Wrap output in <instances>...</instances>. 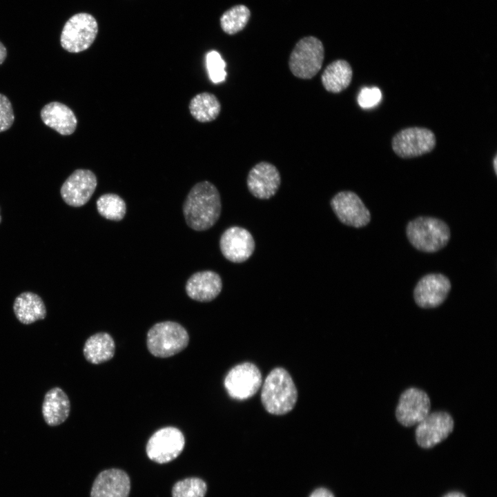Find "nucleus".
Here are the masks:
<instances>
[{
  "mask_svg": "<svg viewBox=\"0 0 497 497\" xmlns=\"http://www.w3.org/2000/svg\"><path fill=\"white\" fill-rule=\"evenodd\" d=\"M189 335L180 324L164 321L154 324L148 331L147 348L158 358H168L177 354L188 344Z\"/></svg>",
  "mask_w": 497,
  "mask_h": 497,
  "instance_id": "20e7f679",
  "label": "nucleus"
},
{
  "mask_svg": "<svg viewBox=\"0 0 497 497\" xmlns=\"http://www.w3.org/2000/svg\"><path fill=\"white\" fill-rule=\"evenodd\" d=\"M222 289V282L218 273L213 271H203L193 274L186 284L187 295L198 302H210L217 297Z\"/></svg>",
  "mask_w": 497,
  "mask_h": 497,
  "instance_id": "a211bd4d",
  "label": "nucleus"
},
{
  "mask_svg": "<svg viewBox=\"0 0 497 497\" xmlns=\"http://www.w3.org/2000/svg\"><path fill=\"white\" fill-rule=\"evenodd\" d=\"M224 384L231 398L244 400L253 397L261 387L262 374L253 363L242 362L227 373Z\"/></svg>",
  "mask_w": 497,
  "mask_h": 497,
  "instance_id": "0eeeda50",
  "label": "nucleus"
},
{
  "mask_svg": "<svg viewBox=\"0 0 497 497\" xmlns=\"http://www.w3.org/2000/svg\"><path fill=\"white\" fill-rule=\"evenodd\" d=\"M281 184L280 173L275 166L268 162H260L249 170L246 184L249 192L260 199L274 196Z\"/></svg>",
  "mask_w": 497,
  "mask_h": 497,
  "instance_id": "2eb2a0df",
  "label": "nucleus"
},
{
  "mask_svg": "<svg viewBox=\"0 0 497 497\" xmlns=\"http://www.w3.org/2000/svg\"><path fill=\"white\" fill-rule=\"evenodd\" d=\"M96 205L98 213L107 220L120 221L126 215L124 200L115 193L102 195L97 199Z\"/></svg>",
  "mask_w": 497,
  "mask_h": 497,
  "instance_id": "a878e982",
  "label": "nucleus"
},
{
  "mask_svg": "<svg viewBox=\"0 0 497 497\" xmlns=\"http://www.w3.org/2000/svg\"><path fill=\"white\" fill-rule=\"evenodd\" d=\"M255 240L244 228L231 226L227 228L220 240V247L224 257L234 263L246 261L255 250Z\"/></svg>",
  "mask_w": 497,
  "mask_h": 497,
  "instance_id": "4468645a",
  "label": "nucleus"
},
{
  "mask_svg": "<svg viewBox=\"0 0 497 497\" xmlns=\"http://www.w3.org/2000/svg\"><path fill=\"white\" fill-rule=\"evenodd\" d=\"M115 344L112 336L106 332H99L90 336L83 349L86 360L93 364H99L113 358Z\"/></svg>",
  "mask_w": 497,
  "mask_h": 497,
  "instance_id": "4be33fe9",
  "label": "nucleus"
},
{
  "mask_svg": "<svg viewBox=\"0 0 497 497\" xmlns=\"http://www.w3.org/2000/svg\"><path fill=\"white\" fill-rule=\"evenodd\" d=\"M451 289L449 280L440 273L423 276L417 283L413 296L416 303L424 309L435 308L447 298Z\"/></svg>",
  "mask_w": 497,
  "mask_h": 497,
  "instance_id": "dca6fc26",
  "label": "nucleus"
},
{
  "mask_svg": "<svg viewBox=\"0 0 497 497\" xmlns=\"http://www.w3.org/2000/svg\"><path fill=\"white\" fill-rule=\"evenodd\" d=\"M331 206L338 220L345 225L361 228L371 220L369 209L354 192L344 191L338 193L332 197Z\"/></svg>",
  "mask_w": 497,
  "mask_h": 497,
  "instance_id": "9d476101",
  "label": "nucleus"
},
{
  "mask_svg": "<svg viewBox=\"0 0 497 497\" xmlns=\"http://www.w3.org/2000/svg\"><path fill=\"white\" fill-rule=\"evenodd\" d=\"M189 110L197 121L206 123L215 120L220 113L221 104L217 97L207 92L197 94L189 103Z\"/></svg>",
  "mask_w": 497,
  "mask_h": 497,
  "instance_id": "b1692460",
  "label": "nucleus"
},
{
  "mask_svg": "<svg viewBox=\"0 0 497 497\" xmlns=\"http://www.w3.org/2000/svg\"><path fill=\"white\" fill-rule=\"evenodd\" d=\"M436 144L434 133L421 127L402 129L393 136L391 142L393 150L402 158H412L429 153Z\"/></svg>",
  "mask_w": 497,
  "mask_h": 497,
  "instance_id": "6e6552de",
  "label": "nucleus"
},
{
  "mask_svg": "<svg viewBox=\"0 0 497 497\" xmlns=\"http://www.w3.org/2000/svg\"><path fill=\"white\" fill-rule=\"evenodd\" d=\"M309 497H334V496L327 489L321 487L314 490Z\"/></svg>",
  "mask_w": 497,
  "mask_h": 497,
  "instance_id": "7c9ffc66",
  "label": "nucleus"
},
{
  "mask_svg": "<svg viewBox=\"0 0 497 497\" xmlns=\"http://www.w3.org/2000/svg\"><path fill=\"white\" fill-rule=\"evenodd\" d=\"M428 395L418 388H409L400 396L396 416L398 421L405 427L417 425L430 413Z\"/></svg>",
  "mask_w": 497,
  "mask_h": 497,
  "instance_id": "f8f14e48",
  "label": "nucleus"
},
{
  "mask_svg": "<svg viewBox=\"0 0 497 497\" xmlns=\"http://www.w3.org/2000/svg\"><path fill=\"white\" fill-rule=\"evenodd\" d=\"M13 311L17 319L23 324H30L46 316L42 299L32 292H23L14 300Z\"/></svg>",
  "mask_w": 497,
  "mask_h": 497,
  "instance_id": "412c9836",
  "label": "nucleus"
},
{
  "mask_svg": "<svg viewBox=\"0 0 497 497\" xmlns=\"http://www.w3.org/2000/svg\"><path fill=\"white\" fill-rule=\"evenodd\" d=\"M406 233L410 243L416 249L426 253L442 249L451 236L447 224L432 217H418L411 220L407 224Z\"/></svg>",
  "mask_w": 497,
  "mask_h": 497,
  "instance_id": "7ed1b4c3",
  "label": "nucleus"
},
{
  "mask_svg": "<svg viewBox=\"0 0 497 497\" xmlns=\"http://www.w3.org/2000/svg\"><path fill=\"white\" fill-rule=\"evenodd\" d=\"M99 31L95 17L88 12H79L65 23L60 36L61 47L72 53H78L89 48Z\"/></svg>",
  "mask_w": 497,
  "mask_h": 497,
  "instance_id": "423d86ee",
  "label": "nucleus"
},
{
  "mask_svg": "<svg viewBox=\"0 0 497 497\" xmlns=\"http://www.w3.org/2000/svg\"><path fill=\"white\" fill-rule=\"evenodd\" d=\"M130 480L128 474L118 469L101 471L95 478L90 497H128Z\"/></svg>",
  "mask_w": 497,
  "mask_h": 497,
  "instance_id": "f3484780",
  "label": "nucleus"
},
{
  "mask_svg": "<svg viewBox=\"0 0 497 497\" xmlns=\"http://www.w3.org/2000/svg\"><path fill=\"white\" fill-rule=\"evenodd\" d=\"M261 390V402L271 414L281 416L290 412L298 400V391L289 373L276 367L267 375Z\"/></svg>",
  "mask_w": 497,
  "mask_h": 497,
  "instance_id": "f03ea898",
  "label": "nucleus"
},
{
  "mask_svg": "<svg viewBox=\"0 0 497 497\" xmlns=\"http://www.w3.org/2000/svg\"><path fill=\"white\" fill-rule=\"evenodd\" d=\"M206 483L199 478H188L177 482L172 489L173 497H204Z\"/></svg>",
  "mask_w": 497,
  "mask_h": 497,
  "instance_id": "bb28decb",
  "label": "nucleus"
},
{
  "mask_svg": "<svg viewBox=\"0 0 497 497\" xmlns=\"http://www.w3.org/2000/svg\"><path fill=\"white\" fill-rule=\"evenodd\" d=\"M454 420L445 411L429 413L416 429V439L419 446L428 449L434 447L452 432Z\"/></svg>",
  "mask_w": 497,
  "mask_h": 497,
  "instance_id": "9b49d317",
  "label": "nucleus"
},
{
  "mask_svg": "<svg viewBox=\"0 0 497 497\" xmlns=\"http://www.w3.org/2000/svg\"><path fill=\"white\" fill-rule=\"evenodd\" d=\"M382 99L381 90L377 87H365L358 94V102L362 108H371L377 106Z\"/></svg>",
  "mask_w": 497,
  "mask_h": 497,
  "instance_id": "c85d7f7f",
  "label": "nucleus"
},
{
  "mask_svg": "<svg viewBox=\"0 0 497 497\" xmlns=\"http://www.w3.org/2000/svg\"><path fill=\"white\" fill-rule=\"evenodd\" d=\"M14 120L12 104L8 98L0 93V133L8 130Z\"/></svg>",
  "mask_w": 497,
  "mask_h": 497,
  "instance_id": "c756f323",
  "label": "nucleus"
},
{
  "mask_svg": "<svg viewBox=\"0 0 497 497\" xmlns=\"http://www.w3.org/2000/svg\"><path fill=\"white\" fill-rule=\"evenodd\" d=\"M250 16V10L246 6H234L226 10L220 17L221 28L228 35L237 33L246 26Z\"/></svg>",
  "mask_w": 497,
  "mask_h": 497,
  "instance_id": "393cba45",
  "label": "nucleus"
},
{
  "mask_svg": "<svg viewBox=\"0 0 497 497\" xmlns=\"http://www.w3.org/2000/svg\"><path fill=\"white\" fill-rule=\"evenodd\" d=\"M97 185V177L91 170L77 169L64 182L60 193L67 204L79 207L89 201Z\"/></svg>",
  "mask_w": 497,
  "mask_h": 497,
  "instance_id": "ddd939ff",
  "label": "nucleus"
},
{
  "mask_svg": "<svg viewBox=\"0 0 497 497\" xmlns=\"http://www.w3.org/2000/svg\"><path fill=\"white\" fill-rule=\"evenodd\" d=\"M7 56V50L1 41H0V65L5 61Z\"/></svg>",
  "mask_w": 497,
  "mask_h": 497,
  "instance_id": "2f4dec72",
  "label": "nucleus"
},
{
  "mask_svg": "<svg viewBox=\"0 0 497 497\" xmlns=\"http://www.w3.org/2000/svg\"><path fill=\"white\" fill-rule=\"evenodd\" d=\"M222 202L219 191L210 182L197 183L188 193L183 204L187 225L197 231L211 228L219 220Z\"/></svg>",
  "mask_w": 497,
  "mask_h": 497,
  "instance_id": "f257e3e1",
  "label": "nucleus"
},
{
  "mask_svg": "<svg viewBox=\"0 0 497 497\" xmlns=\"http://www.w3.org/2000/svg\"><path fill=\"white\" fill-rule=\"evenodd\" d=\"M185 444L183 433L176 427H166L157 430L149 438L146 454L153 461L164 464L175 459Z\"/></svg>",
  "mask_w": 497,
  "mask_h": 497,
  "instance_id": "1a4fd4ad",
  "label": "nucleus"
},
{
  "mask_svg": "<svg viewBox=\"0 0 497 497\" xmlns=\"http://www.w3.org/2000/svg\"><path fill=\"white\" fill-rule=\"evenodd\" d=\"M1 215H0V223H1Z\"/></svg>",
  "mask_w": 497,
  "mask_h": 497,
  "instance_id": "f704fd0d",
  "label": "nucleus"
},
{
  "mask_svg": "<svg viewBox=\"0 0 497 497\" xmlns=\"http://www.w3.org/2000/svg\"><path fill=\"white\" fill-rule=\"evenodd\" d=\"M324 58L322 41L313 36L305 37L295 44L289 59L291 73L298 78L310 79L320 70Z\"/></svg>",
  "mask_w": 497,
  "mask_h": 497,
  "instance_id": "39448f33",
  "label": "nucleus"
},
{
  "mask_svg": "<svg viewBox=\"0 0 497 497\" xmlns=\"http://www.w3.org/2000/svg\"><path fill=\"white\" fill-rule=\"evenodd\" d=\"M352 77L353 70L349 63L344 59H337L324 70L321 81L327 91L339 93L350 85Z\"/></svg>",
  "mask_w": 497,
  "mask_h": 497,
  "instance_id": "5701e85b",
  "label": "nucleus"
},
{
  "mask_svg": "<svg viewBox=\"0 0 497 497\" xmlns=\"http://www.w3.org/2000/svg\"><path fill=\"white\" fill-rule=\"evenodd\" d=\"M70 411V402L62 389L55 387L46 392L41 412L48 425L55 427L64 423L68 418Z\"/></svg>",
  "mask_w": 497,
  "mask_h": 497,
  "instance_id": "aec40b11",
  "label": "nucleus"
},
{
  "mask_svg": "<svg viewBox=\"0 0 497 497\" xmlns=\"http://www.w3.org/2000/svg\"><path fill=\"white\" fill-rule=\"evenodd\" d=\"M443 497H466L462 493L459 491H451L445 494Z\"/></svg>",
  "mask_w": 497,
  "mask_h": 497,
  "instance_id": "473e14b6",
  "label": "nucleus"
},
{
  "mask_svg": "<svg viewBox=\"0 0 497 497\" xmlns=\"http://www.w3.org/2000/svg\"><path fill=\"white\" fill-rule=\"evenodd\" d=\"M43 122L62 135L72 134L77 125L74 112L66 105L52 101L46 104L40 113Z\"/></svg>",
  "mask_w": 497,
  "mask_h": 497,
  "instance_id": "6ab92c4d",
  "label": "nucleus"
},
{
  "mask_svg": "<svg viewBox=\"0 0 497 497\" xmlns=\"http://www.w3.org/2000/svg\"><path fill=\"white\" fill-rule=\"evenodd\" d=\"M493 163H494V171H495V173H496V172H497V168H496V166H497V164H496V163H497V158H496V156L494 157V158Z\"/></svg>",
  "mask_w": 497,
  "mask_h": 497,
  "instance_id": "72a5a7b5",
  "label": "nucleus"
},
{
  "mask_svg": "<svg viewBox=\"0 0 497 497\" xmlns=\"http://www.w3.org/2000/svg\"><path fill=\"white\" fill-rule=\"evenodd\" d=\"M206 65L212 82L218 84L226 79V63L218 52L211 50L206 54Z\"/></svg>",
  "mask_w": 497,
  "mask_h": 497,
  "instance_id": "cd10ccee",
  "label": "nucleus"
}]
</instances>
